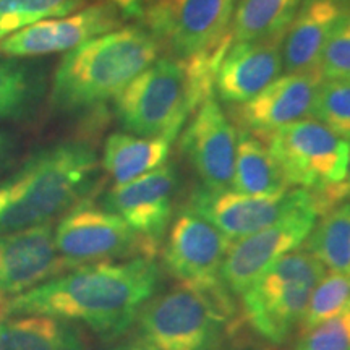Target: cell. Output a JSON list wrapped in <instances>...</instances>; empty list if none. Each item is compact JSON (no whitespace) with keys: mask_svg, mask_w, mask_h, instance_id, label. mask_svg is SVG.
Segmentation results:
<instances>
[{"mask_svg":"<svg viewBox=\"0 0 350 350\" xmlns=\"http://www.w3.org/2000/svg\"><path fill=\"white\" fill-rule=\"evenodd\" d=\"M70 269L57 250L51 222L0 234V299L23 294Z\"/></svg>","mask_w":350,"mask_h":350,"instance_id":"2e32d148","label":"cell"},{"mask_svg":"<svg viewBox=\"0 0 350 350\" xmlns=\"http://www.w3.org/2000/svg\"><path fill=\"white\" fill-rule=\"evenodd\" d=\"M177 183L174 165L164 164L129 183L113 185L104 198V208L124 219L157 253L172 219Z\"/></svg>","mask_w":350,"mask_h":350,"instance_id":"5bb4252c","label":"cell"},{"mask_svg":"<svg viewBox=\"0 0 350 350\" xmlns=\"http://www.w3.org/2000/svg\"><path fill=\"white\" fill-rule=\"evenodd\" d=\"M232 240L191 209H183L175 217L163 250V265L167 273L209 299L234 301L221 279L224 258Z\"/></svg>","mask_w":350,"mask_h":350,"instance_id":"9c48e42d","label":"cell"},{"mask_svg":"<svg viewBox=\"0 0 350 350\" xmlns=\"http://www.w3.org/2000/svg\"><path fill=\"white\" fill-rule=\"evenodd\" d=\"M326 268L304 248L274 261L240 299V317L260 338L282 345L299 327Z\"/></svg>","mask_w":350,"mask_h":350,"instance_id":"5b68a950","label":"cell"},{"mask_svg":"<svg viewBox=\"0 0 350 350\" xmlns=\"http://www.w3.org/2000/svg\"><path fill=\"white\" fill-rule=\"evenodd\" d=\"M312 116L350 143V78L323 81L314 98Z\"/></svg>","mask_w":350,"mask_h":350,"instance_id":"83f0119b","label":"cell"},{"mask_svg":"<svg viewBox=\"0 0 350 350\" xmlns=\"http://www.w3.org/2000/svg\"><path fill=\"white\" fill-rule=\"evenodd\" d=\"M304 250L331 273L350 275V200L321 214L304 242Z\"/></svg>","mask_w":350,"mask_h":350,"instance_id":"d4e9b609","label":"cell"},{"mask_svg":"<svg viewBox=\"0 0 350 350\" xmlns=\"http://www.w3.org/2000/svg\"><path fill=\"white\" fill-rule=\"evenodd\" d=\"M319 72L327 80L350 78V12L327 39L319 59Z\"/></svg>","mask_w":350,"mask_h":350,"instance_id":"f546056e","label":"cell"},{"mask_svg":"<svg viewBox=\"0 0 350 350\" xmlns=\"http://www.w3.org/2000/svg\"><path fill=\"white\" fill-rule=\"evenodd\" d=\"M161 268L156 258L83 265L23 294L0 299V317L47 314L81 323L104 339L124 334L156 295Z\"/></svg>","mask_w":350,"mask_h":350,"instance_id":"6da1fadb","label":"cell"},{"mask_svg":"<svg viewBox=\"0 0 350 350\" xmlns=\"http://www.w3.org/2000/svg\"><path fill=\"white\" fill-rule=\"evenodd\" d=\"M161 47L143 26H120L68 51L52 78L49 103L55 111L94 109L116 98L156 62Z\"/></svg>","mask_w":350,"mask_h":350,"instance_id":"277c9868","label":"cell"},{"mask_svg":"<svg viewBox=\"0 0 350 350\" xmlns=\"http://www.w3.org/2000/svg\"><path fill=\"white\" fill-rule=\"evenodd\" d=\"M301 0H239L230 21L234 42H250L286 33Z\"/></svg>","mask_w":350,"mask_h":350,"instance_id":"cb8c5ba5","label":"cell"},{"mask_svg":"<svg viewBox=\"0 0 350 350\" xmlns=\"http://www.w3.org/2000/svg\"><path fill=\"white\" fill-rule=\"evenodd\" d=\"M245 323L240 318L234 325L229 326L226 331L224 338L221 339L216 347L213 350H284L281 345L269 342V340L260 338V336L248 334L245 331Z\"/></svg>","mask_w":350,"mask_h":350,"instance_id":"4dcf8cb0","label":"cell"},{"mask_svg":"<svg viewBox=\"0 0 350 350\" xmlns=\"http://www.w3.org/2000/svg\"><path fill=\"white\" fill-rule=\"evenodd\" d=\"M98 156L86 142H62L29 156L0 182V234L47 224L90 190Z\"/></svg>","mask_w":350,"mask_h":350,"instance_id":"3957f363","label":"cell"},{"mask_svg":"<svg viewBox=\"0 0 350 350\" xmlns=\"http://www.w3.org/2000/svg\"><path fill=\"white\" fill-rule=\"evenodd\" d=\"M349 12L347 0H301L284 34V72L319 68V59L327 39Z\"/></svg>","mask_w":350,"mask_h":350,"instance_id":"d6986e66","label":"cell"},{"mask_svg":"<svg viewBox=\"0 0 350 350\" xmlns=\"http://www.w3.org/2000/svg\"><path fill=\"white\" fill-rule=\"evenodd\" d=\"M314 204H317L319 216L329 211V209L336 208L338 204L344 203V201L350 200V156L347 164V172H345V178L338 185L326 188V190L319 191V193H312Z\"/></svg>","mask_w":350,"mask_h":350,"instance_id":"1f68e13d","label":"cell"},{"mask_svg":"<svg viewBox=\"0 0 350 350\" xmlns=\"http://www.w3.org/2000/svg\"><path fill=\"white\" fill-rule=\"evenodd\" d=\"M318 217L317 204L310 193L271 226L232 242L221 269V279L230 294L242 295L274 261L300 248Z\"/></svg>","mask_w":350,"mask_h":350,"instance_id":"8fae6325","label":"cell"},{"mask_svg":"<svg viewBox=\"0 0 350 350\" xmlns=\"http://www.w3.org/2000/svg\"><path fill=\"white\" fill-rule=\"evenodd\" d=\"M85 0H0V41L39 21L80 10Z\"/></svg>","mask_w":350,"mask_h":350,"instance_id":"484cf974","label":"cell"},{"mask_svg":"<svg viewBox=\"0 0 350 350\" xmlns=\"http://www.w3.org/2000/svg\"><path fill=\"white\" fill-rule=\"evenodd\" d=\"M112 350H156V349L151 347V345L144 344L143 340L135 339V340H130V342L117 345V347L112 349Z\"/></svg>","mask_w":350,"mask_h":350,"instance_id":"e575fe53","label":"cell"},{"mask_svg":"<svg viewBox=\"0 0 350 350\" xmlns=\"http://www.w3.org/2000/svg\"><path fill=\"white\" fill-rule=\"evenodd\" d=\"M240 318L180 284L148 300L135 323L138 339L156 350H213Z\"/></svg>","mask_w":350,"mask_h":350,"instance_id":"8992f818","label":"cell"},{"mask_svg":"<svg viewBox=\"0 0 350 350\" xmlns=\"http://www.w3.org/2000/svg\"><path fill=\"white\" fill-rule=\"evenodd\" d=\"M234 44L230 34L185 59L156 60L116 96V116L131 135L174 142L188 117L213 96L217 68Z\"/></svg>","mask_w":350,"mask_h":350,"instance_id":"7a4b0ae2","label":"cell"},{"mask_svg":"<svg viewBox=\"0 0 350 350\" xmlns=\"http://www.w3.org/2000/svg\"><path fill=\"white\" fill-rule=\"evenodd\" d=\"M310 196L304 188H291L271 196L242 195L232 188H196L188 209L206 219L232 242L265 229Z\"/></svg>","mask_w":350,"mask_h":350,"instance_id":"7c38bea8","label":"cell"},{"mask_svg":"<svg viewBox=\"0 0 350 350\" xmlns=\"http://www.w3.org/2000/svg\"><path fill=\"white\" fill-rule=\"evenodd\" d=\"M180 150L198 174L203 187L213 190L232 187L237 135L213 96L193 112L182 135Z\"/></svg>","mask_w":350,"mask_h":350,"instance_id":"e0dca14e","label":"cell"},{"mask_svg":"<svg viewBox=\"0 0 350 350\" xmlns=\"http://www.w3.org/2000/svg\"><path fill=\"white\" fill-rule=\"evenodd\" d=\"M0 350H88L75 323L47 314L0 317Z\"/></svg>","mask_w":350,"mask_h":350,"instance_id":"ffe728a7","label":"cell"},{"mask_svg":"<svg viewBox=\"0 0 350 350\" xmlns=\"http://www.w3.org/2000/svg\"><path fill=\"white\" fill-rule=\"evenodd\" d=\"M284 34L250 42H234L217 68L216 90L227 104H243L282 72Z\"/></svg>","mask_w":350,"mask_h":350,"instance_id":"ac0fdd59","label":"cell"},{"mask_svg":"<svg viewBox=\"0 0 350 350\" xmlns=\"http://www.w3.org/2000/svg\"><path fill=\"white\" fill-rule=\"evenodd\" d=\"M350 306V275L339 273H327L313 288L310 301L301 317L297 332L313 329L319 323L326 321L336 314L342 313Z\"/></svg>","mask_w":350,"mask_h":350,"instance_id":"4316f807","label":"cell"},{"mask_svg":"<svg viewBox=\"0 0 350 350\" xmlns=\"http://www.w3.org/2000/svg\"><path fill=\"white\" fill-rule=\"evenodd\" d=\"M100 2H106L109 5L116 7L120 12V15L124 18H142L144 8L148 7V3L151 0H100Z\"/></svg>","mask_w":350,"mask_h":350,"instance_id":"d6a6232c","label":"cell"},{"mask_svg":"<svg viewBox=\"0 0 350 350\" xmlns=\"http://www.w3.org/2000/svg\"><path fill=\"white\" fill-rule=\"evenodd\" d=\"M54 240L60 256L72 268L157 255L124 219L90 198L80 200L64 214L54 229Z\"/></svg>","mask_w":350,"mask_h":350,"instance_id":"ba28073f","label":"cell"},{"mask_svg":"<svg viewBox=\"0 0 350 350\" xmlns=\"http://www.w3.org/2000/svg\"><path fill=\"white\" fill-rule=\"evenodd\" d=\"M47 93V77L38 62L0 55V122L29 117Z\"/></svg>","mask_w":350,"mask_h":350,"instance_id":"7402d4cb","label":"cell"},{"mask_svg":"<svg viewBox=\"0 0 350 350\" xmlns=\"http://www.w3.org/2000/svg\"><path fill=\"white\" fill-rule=\"evenodd\" d=\"M294 350H350V306L300 334Z\"/></svg>","mask_w":350,"mask_h":350,"instance_id":"f1b7e54d","label":"cell"},{"mask_svg":"<svg viewBox=\"0 0 350 350\" xmlns=\"http://www.w3.org/2000/svg\"><path fill=\"white\" fill-rule=\"evenodd\" d=\"M170 143L165 138H144L131 133L109 135L104 144L103 167L116 185L129 183L167 163Z\"/></svg>","mask_w":350,"mask_h":350,"instance_id":"44dd1931","label":"cell"},{"mask_svg":"<svg viewBox=\"0 0 350 350\" xmlns=\"http://www.w3.org/2000/svg\"><path fill=\"white\" fill-rule=\"evenodd\" d=\"M235 0H151L143 28L174 59L208 51L230 34Z\"/></svg>","mask_w":350,"mask_h":350,"instance_id":"30bf717a","label":"cell"},{"mask_svg":"<svg viewBox=\"0 0 350 350\" xmlns=\"http://www.w3.org/2000/svg\"><path fill=\"white\" fill-rule=\"evenodd\" d=\"M230 188L252 196H271L291 190L266 143L248 131H242L239 137Z\"/></svg>","mask_w":350,"mask_h":350,"instance_id":"603a6c76","label":"cell"},{"mask_svg":"<svg viewBox=\"0 0 350 350\" xmlns=\"http://www.w3.org/2000/svg\"><path fill=\"white\" fill-rule=\"evenodd\" d=\"M323 80L319 68L275 78L255 98L232 109L234 122L242 131L255 135L265 143L278 130L312 116L314 98Z\"/></svg>","mask_w":350,"mask_h":350,"instance_id":"9a60e30c","label":"cell"},{"mask_svg":"<svg viewBox=\"0 0 350 350\" xmlns=\"http://www.w3.org/2000/svg\"><path fill=\"white\" fill-rule=\"evenodd\" d=\"M124 16L106 2L93 3L70 15L39 21L0 41V52L8 57L33 59L72 51L90 39L120 28Z\"/></svg>","mask_w":350,"mask_h":350,"instance_id":"4fadbf2b","label":"cell"},{"mask_svg":"<svg viewBox=\"0 0 350 350\" xmlns=\"http://www.w3.org/2000/svg\"><path fill=\"white\" fill-rule=\"evenodd\" d=\"M13 148V138L7 131L0 130V165H2L10 156Z\"/></svg>","mask_w":350,"mask_h":350,"instance_id":"836d02e7","label":"cell"},{"mask_svg":"<svg viewBox=\"0 0 350 350\" xmlns=\"http://www.w3.org/2000/svg\"><path fill=\"white\" fill-rule=\"evenodd\" d=\"M265 143L291 188L319 193L345 178L350 143L317 119L294 122Z\"/></svg>","mask_w":350,"mask_h":350,"instance_id":"52a82bcc","label":"cell"}]
</instances>
